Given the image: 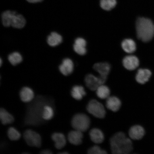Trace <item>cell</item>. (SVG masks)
Instances as JSON below:
<instances>
[{
    "label": "cell",
    "mask_w": 154,
    "mask_h": 154,
    "mask_svg": "<svg viewBox=\"0 0 154 154\" xmlns=\"http://www.w3.org/2000/svg\"><path fill=\"white\" fill-rule=\"evenodd\" d=\"M120 100L115 96H109L107 99L106 106L108 109L113 112L118 111L121 106Z\"/></svg>",
    "instance_id": "cell-16"
},
{
    "label": "cell",
    "mask_w": 154,
    "mask_h": 154,
    "mask_svg": "<svg viewBox=\"0 0 154 154\" xmlns=\"http://www.w3.org/2000/svg\"><path fill=\"white\" fill-rule=\"evenodd\" d=\"M86 40L81 38H77L75 40L73 49L75 52L81 55H85L86 53Z\"/></svg>",
    "instance_id": "cell-14"
},
{
    "label": "cell",
    "mask_w": 154,
    "mask_h": 154,
    "mask_svg": "<svg viewBox=\"0 0 154 154\" xmlns=\"http://www.w3.org/2000/svg\"><path fill=\"white\" fill-rule=\"evenodd\" d=\"M8 59L11 65L15 66L22 62L23 57L20 53L15 52L9 55Z\"/></svg>",
    "instance_id": "cell-26"
},
{
    "label": "cell",
    "mask_w": 154,
    "mask_h": 154,
    "mask_svg": "<svg viewBox=\"0 0 154 154\" xmlns=\"http://www.w3.org/2000/svg\"><path fill=\"white\" fill-rule=\"evenodd\" d=\"M59 153L61 154H68V153L67 152H63L60 153Z\"/></svg>",
    "instance_id": "cell-32"
},
{
    "label": "cell",
    "mask_w": 154,
    "mask_h": 154,
    "mask_svg": "<svg viewBox=\"0 0 154 154\" xmlns=\"http://www.w3.org/2000/svg\"><path fill=\"white\" fill-rule=\"evenodd\" d=\"M0 61H1V66L2 64V60L1 59V60H0Z\"/></svg>",
    "instance_id": "cell-33"
},
{
    "label": "cell",
    "mask_w": 154,
    "mask_h": 154,
    "mask_svg": "<svg viewBox=\"0 0 154 154\" xmlns=\"http://www.w3.org/2000/svg\"><path fill=\"white\" fill-rule=\"evenodd\" d=\"M96 91L98 97L102 99H107L110 95V91L109 88L103 84L99 86Z\"/></svg>",
    "instance_id": "cell-24"
},
{
    "label": "cell",
    "mask_w": 154,
    "mask_h": 154,
    "mask_svg": "<svg viewBox=\"0 0 154 154\" xmlns=\"http://www.w3.org/2000/svg\"><path fill=\"white\" fill-rule=\"evenodd\" d=\"M24 138L28 145L32 147H40L42 145V138L39 134L30 130L24 132Z\"/></svg>",
    "instance_id": "cell-7"
},
{
    "label": "cell",
    "mask_w": 154,
    "mask_h": 154,
    "mask_svg": "<svg viewBox=\"0 0 154 154\" xmlns=\"http://www.w3.org/2000/svg\"><path fill=\"white\" fill-rule=\"evenodd\" d=\"M86 94L84 88L81 86H74L71 91V95L72 97L78 100L82 99Z\"/></svg>",
    "instance_id": "cell-22"
},
{
    "label": "cell",
    "mask_w": 154,
    "mask_h": 154,
    "mask_svg": "<svg viewBox=\"0 0 154 154\" xmlns=\"http://www.w3.org/2000/svg\"><path fill=\"white\" fill-rule=\"evenodd\" d=\"M74 68V63L72 60L69 58L63 59L62 64L59 66V70L61 74L66 76L72 74Z\"/></svg>",
    "instance_id": "cell-11"
},
{
    "label": "cell",
    "mask_w": 154,
    "mask_h": 154,
    "mask_svg": "<svg viewBox=\"0 0 154 154\" xmlns=\"http://www.w3.org/2000/svg\"><path fill=\"white\" fill-rule=\"evenodd\" d=\"M83 135L82 132L75 130L71 131L68 135V139L69 142L75 145H79L82 144Z\"/></svg>",
    "instance_id": "cell-13"
},
{
    "label": "cell",
    "mask_w": 154,
    "mask_h": 154,
    "mask_svg": "<svg viewBox=\"0 0 154 154\" xmlns=\"http://www.w3.org/2000/svg\"><path fill=\"white\" fill-rule=\"evenodd\" d=\"M47 41L48 44L50 46L54 47L62 43L63 38L60 34L57 32H53L48 36Z\"/></svg>",
    "instance_id": "cell-21"
},
{
    "label": "cell",
    "mask_w": 154,
    "mask_h": 154,
    "mask_svg": "<svg viewBox=\"0 0 154 154\" xmlns=\"http://www.w3.org/2000/svg\"><path fill=\"white\" fill-rule=\"evenodd\" d=\"M43 1V0H27V1L30 3H37Z\"/></svg>",
    "instance_id": "cell-31"
},
{
    "label": "cell",
    "mask_w": 154,
    "mask_h": 154,
    "mask_svg": "<svg viewBox=\"0 0 154 154\" xmlns=\"http://www.w3.org/2000/svg\"><path fill=\"white\" fill-rule=\"evenodd\" d=\"M112 152L115 154L130 153L133 149L131 140L122 132H119L111 137L110 141Z\"/></svg>",
    "instance_id": "cell-2"
},
{
    "label": "cell",
    "mask_w": 154,
    "mask_h": 154,
    "mask_svg": "<svg viewBox=\"0 0 154 154\" xmlns=\"http://www.w3.org/2000/svg\"><path fill=\"white\" fill-rule=\"evenodd\" d=\"M88 112L97 118L103 119L105 117L106 111L103 106L95 100H92L87 106Z\"/></svg>",
    "instance_id": "cell-6"
},
{
    "label": "cell",
    "mask_w": 154,
    "mask_h": 154,
    "mask_svg": "<svg viewBox=\"0 0 154 154\" xmlns=\"http://www.w3.org/2000/svg\"><path fill=\"white\" fill-rule=\"evenodd\" d=\"M0 119L4 125L12 124L14 120L13 116L3 108L0 109Z\"/></svg>",
    "instance_id": "cell-23"
},
{
    "label": "cell",
    "mask_w": 154,
    "mask_h": 154,
    "mask_svg": "<svg viewBox=\"0 0 154 154\" xmlns=\"http://www.w3.org/2000/svg\"><path fill=\"white\" fill-rule=\"evenodd\" d=\"M137 35L144 42H149L154 36V24L151 20L144 17L138 18L136 23Z\"/></svg>",
    "instance_id": "cell-3"
},
{
    "label": "cell",
    "mask_w": 154,
    "mask_h": 154,
    "mask_svg": "<svg viewBox=\"0 0 154 154\" xmlns=\"http://www.w3.org/2000/svg\"><path fill=\"white\" fill-rule=\"evenodd\" d=\"M72 125L75 130L82 132H85L89 128L90 119L87 115L83 113H78L73 117Z\"/></svg>",
    "instance_id": "cell-5"
},
{
    "label": "cell",
    "mask_w": 154,
    "mask_h": 154,
    "mask_svg": "<svg viewBox=\"0 0 154 154\" xmlns=\"http://www.w3.org/2000/svg\"><path fill=\"white\" fill-rule=\"evenodd\" d=\"M89 135L92 141L96 144L101 143L104 140L103 132L99 129H92L90 131Z\"/></svg>",
    "instance_id": "cell-19"
},
{
    "label": "cell",
    "mask_w": 154,
    "mask_h": 154,
    "mask_svg": "<svg viewBox=\"0 0 154 154\" xmlns=\"http://www.w3.org/2000/svg\"><path fill=\"white\" fill-rule=\"evenodd\" d=\"M40 153L42 154H52V152L51 150L48 149L44 150L42 151Z\"/></svg>",
    "instance_id": "cell-30"
},
{
    "label": "cell",
    "mask_w": 154,
    "mask_h": 154,
    "mask_svg": "<svg viewBox=\"0 0 154 154\" xmlns=\"http://www.w3.org/2000/svg\"><path fill=\"white\" fill-rule=\"evenodd\" d=\"M121 47L125 52L128 54L134 53L136 49L135 42L130 38H127L123 40L121 43Z\"/></svg>",
    "instance_id": "cell-20"
},
{
    "label": "cell",
    "mask_w": 154,
    "mask_h": 154,
    "mask_svg": "<svg viewBox=\"0 0 154 154\" xmlns=\"http://www.w3.org/2000/svg\"><path fill=\"white\" fill-rule=\"evenodd\" d=\"M88 153L90 154H104L107 152L105 150L102 149L97 146H95L88 149Z\"/></svg>",
    "instance_id": "cell-29"
},
{
    "label": "cell",
    "mask_w": 154,
    "mask_h": 154,
    "mask_svg": "<svg viewBox=\"0 0 154 154\" xmlns=\"http://www.w3.org/2000/svg\"><path fill=\"white\" fill-rule=\"evenodd\" d=\"M30 103L27 107L25 124L29 126H39L44 122L42 114L44 106L47 104L54 105L53 100L45 96H38Z\"/></svg>",
    "instance_id": "cell-1"
},
{
    "label": "cell",
    "mask_w": 154,
    "mask_h": 154,
    "mask_svg": "<svg viewBox=\"0 0 154 154\" xmlns=\"http://www.w3.org/2000/svg\"><path fill=\"white\" fill-rule=\"evenodd\" d=\"M151 75V72L149 69H140L136 75V81L140 84H144L149 81Z\"/></svg>",
    "instance_id": "cell-15"
},
{
    "label": "cell",
    "mask_w": 154,
    "mask_h": 154,
    "mask_svg": "<svg viewBox=\"0 0 154 154\" xmlns=\"http://www.w3.org/2000/svg\"><path fill=\"white\" fill-rule=\"evenodd\" d=\"M54 105L47 104L44 108L42 117L44 120H49L53 118L54 116Z\"/></svg>",
    "instance_id": "cell-25"
},
{
    "label": "cell",
    "mask_w": 154,
    "mask_h": 154,
    "mask_svg": "<svg viewBox=\"0 0 154 154\" xmlns=\"http://www.w3.org/2000/svg\"><path fill=\"white\" fill-rule=\"evenodd\" d=\"M106 80L101 77L96 76L92 74L87 75L85 81L87 87L92 91H95L99 87L104 84Z\"/></svg>",
    "instance_id": "cell-8"
},
{
    "label": "cell",
    "mask_w": 154,
    "mask_h": 154,
    "mask_svg": "<svg viewBox=\"0 0 154 154\" xmlns=\"http://www.w3.org/2000/svg\"><path fill=\"white\" fill-rule=\"evenodd\" d=\"M51 138L54 142L55 147L57 149H62L66 145V138L63 134L60 133H55L52 135Z\"/></svg>",
    "instance_id": "cell-17"
},
{
    "label": "cell",
    "mask_w": 154,
    "mask_h": 154,
    "mask_svg": "<svg viewBox=\"0 0 154 154\" xmlns=\"http://www.w3.org/2000/svg\"><path fill=\"white\" fill-rule=\"evenodd\" d=\"M122 63L123 66L127 70H133L139 66V60L135 56L130 55L124 58Z\"/></svg>",
    "instance_id": "cell-10"
},
{
    "label": "cell",
    "mask_w": 154,
    "mask_h": 154,
    "mask_svg": "<svg viewBox=\"0 0 154 154\" xmlns=\"http://www.w3.org/2000/svg\"><path fill=\"white\" fill-rule=\"evenodd\" d=\"M2 23L5 27L12 26L17 29L24 28L26 21L22 15L15 11H7L2 15Z\"/></svg>",
    "instance_id": "cell-4"
},
{
    "label": "cell",
    "mask_w": 154,
    "mask_h": 154,
    "mask_svg": "<svg viewBox=\"0 0 154 154\" xmlns=\"http://www.w3.org/2000/svg\"><path fill=\"white\" fill-rule=\"evenodd\" d=\"M10 139L12 140H18L21 137V134L18 130L14 128H9L7 132Z\"/></svg>",
    "instance_id": "cell-28"
},
{
    "label": "cell",
    "mask_w": 154,
    "mask_h": 154,
    "mask_svg": "<svg viewBox=\"0 0 154 154\" xmlns=\"http://www.w3.org/2000/svg\"><path fill=\"white\" fill-rule=\"evenodd\" d=\"M145 134V131L143 127L139 125H135L131 128L129 131V135L131 139L139 140L143 138Z\"/></svg>",
    "instance_id": "cell-12"
},
{
    "label": "cell",
    "mask_w": 154,
    "mask_h": 154,
    "mask_svg": "<svg viewBox=\"0 0 154 154\" xmlns=\"http://www.w3.org/2000/svg\"><path fill=\"white\" fill-rule=\"evenodd\" d=\"M94 70L99 73V76L107 80L111 70V66L108 63H95L94 65Z\"/></svg>",
    "instance_id": "cell-9"
},
{
    "label": "cell",
    "mask_w": 154,
    "mask_h": 154,
    "mask_svg": "<svg viewBox=\"0 0 154 154\" xmlns=\"http://www.w3.org/2000/svg\"><path fill=\"white\" fill-rule=\"evenodd\" d=\"M116 4V0H100V2L101 8L107 11H110L114 8Z\"/></svg>",
    "instance_id": "cell-27"
},
{
    "label": "cell",
    "mask_w": 154,
    "mask_h": 154,
    "mask_svg": "<svg viewBox=\"0 0 154 154\" xmlns=\"http://www.w3.org/2000/svg\"><path fill=\"white\" fill-rule=\"evenodd\" d=\"M20 96L21 100L24 103H30L34 98L33 91L27 87L22 88L20 91Z\"/></svg>",
    "instance_id": "cell-18"
}]
</instances>
